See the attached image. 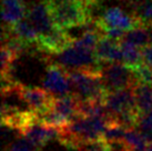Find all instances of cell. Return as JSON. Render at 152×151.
<instances>
[{"instance_id":"52a82bcc","label":"cell","mask_w":152,"mask_h":151,"mask_svg":"<svg viewBox=\"0 0 152 151\" xmlns=\"http://www.w3.org/2000/svg\"><path fill=\"white\" fill-rule=\"evenodd\" d=\"M104 103L112 118L126 110L138 109L133 88H123L117 91L108 92L104 98Z\"/></svg>"},{"instance_id":"44dd1931","label":"cell","mask_w":152,"mask_h":151,"mask_svg":"<svg viewBox=\"0 0 152 151\" xmlns=\"http://www.w3.org/2000/svg\"><path fill=\"white\" fill-rule=\"evenodd\" d=\"M147 151H152V142H150L148 144V149H147Z\"/></svg>"},{"instance_id":"277c9868","label":"cell","mask_w":152,"mask_h":151,"mask_svg":"<svg viewBox=\"0 0 152 151\" xmlns=\"http://www.w3.org/2000/svg\"><path fill=\"white\" fill-rule=\"evenodd\" d=\"M43 88L55 97H64L72 95V84L68 70L53 63L48 67L43 80Z\"/></svg>"},{"instance_id":"e0dca14e","label":"cell","mask_w":152,"mask_h":151,"mask_svg":"<svg viewBox=\"0 0 152 151\" xmlns=\"http://www.w3.org/2000/svg\"><path fill=\"white\" fill-rule=\"evenodd\" d=\"M39 149L34 143L30 141L29 139L22 136L20 138L16 139L13 142L10 143V146H8L6 151H38Z\"/></svg>"},{"instance_id":"8fae6325","label":"cell","mask_w":152,"mask_h":151,"mask_svg":"<svg viewBox=\"0 0 152 151\" xmlns=\"http://www.w3.org/2000/svg\"><path fill=\"white\" fill-rule=\"evenodd\" d=\"M25 6L19 0H2V20L9 27L26 17Z\"/></svg>"},{"instance_id":"ba28073f","label":"cell","mask_w":152,"mask_h":151,"mask_svg":"<svg viewBox=\"0 0 152 151\" xmlns=\"http://www.w3.org/2000/svg\"><path fill=\"white\" fill-rule=\"evenodd\" d=\"M73 41V38L67 32V29L56 26L50 32L39 36L37 43L41 50L48 54H58L68 48Z\"/></svg>"},{"instance_id":"3957f363","label":"cell","mask_w":152,"mask_h":151,"mask_svg":"<svg viewBox=\"0 0 152 151\" xmlns=\"http://www.w3.org/2000/svg\"><path fill=\"white\" fill-rule=\"evenodd\" d=\"M100 72L107 93L123 88H133L140 82L133 68L123 62H107L101 66Z\"/></svg>"},{"instance_id":"5bb4252c","label":"cell","mask_w":152,"mask_h":151,"mask_svg":"<svg viewBox=\"0 0 152 151\" xmlns=\"http://www.w3.org/2000/svg\"><path fill=\"white\" fill-rule=\"evenodd\" d=\"M137 107L141 113L148 112L152 110V86L144 82L139 84L133 87Z\"/></svg>"},{"instance_id":"6da1fadb","label":"cell","mask_w":152,"mask_h":151,"mask_svg":"<svg viewBox=\"0 0 152 151\" xmlns=\"http://www.w3.org/2000/svg\"><path fill=\"white\" fill-rule=\"evenodd\" d=\"M72 84V95L80 100H103L107 96L98 69L68 70Z\"/></svg>"},{"instance_id":"9a60e30c","label":"cell","mask_w":152,"mask_h":151,"mask_svg":"<svg viewBox=\"0 0 152 151\" xmlns=\"http://www.w3.org/2000/svg\"><path fill=\"white\" fill-rule=\"evenodd\" d=\"M119 46L123 52V63H126L127 66L133 68V69L140 66L141 63H143L141 48L134 46L132 43H129L124 40H120Z\"/></svg>"},{"instance_id":"9c48e42d","label":"cell","mask_w":152,"mask_h":151,"mask_svg":"<svg viewBox=\"0 0 152 151\" xmlns=\"http://www.w3.org/2000/svg\"><path fill=\"white\" fill-rule=\"evenodd\" d=\"M27 17L34 23L39 36L47 34L56 27L47 0L34 2L30 9H28Z\"/></svg>"},{"instance_id":"7a4b0ae2","label":"cell","mask_w":152,"mask_h":151,"mask_svg":"<svg viewBox=\"0 0 152 151\" xmlns=\"http://www.w3.org/2000/svg\"><path fill=\"white\" fill-rule=\"evenodd\" d=\"M56 63L67 70L76 69H98L100 61L96 56V50L88 49L73 41L64 50L56 54Z\"/></svg>"},{"instance_id":"2e32d148","label":"cell","mask_w":152,"mask_h":151,"mask_svg":"<svg viewBox=\"0 0 152 151\" xmlns=\"http://www.w3.org/2000/svg\"><path fill=\"white\" fill-rule=\"evenodd\" d=\"M17 56V54L10 50L8 47L2 46V49H1V76L2 78H9L10 67L16 60Z\"/></svg>"},{"instance_id":"5b68a950","label":"cell","mask_w":152,"mask_h":151,"mask_svg":"<svg viewBox=\"0 0 152 151\" xmlns=\"http://www.w3.org/2000/svg\"><path fill=\"white\" fill-rule=\"evenodd\" d=\"M19 95L22 101L37 114L43 113L53 108L56 97L47 89L28 88L25 86H19Z\"/></svg>"},{"instance_id":"4fadbf2b","label":"cell","mask_w":152,"mask_h":151,"mask_svg":"<svg viewBox=\"0 0 152 151\" xmlns=\"http://www.w3.org/2000/svg\"><path fill=\"white\" fill-rule=\"evenodd\" d=\"M150 27V25H140L129 31H126L124 37L121 40L132 43L139 48H143L152 43V32Z\"/></svg>"},{"instance_id":"d6986e66","label":"cell","mask_w":152,"mask_h":151,"mask_svg":"<svg viewBox=\"0 0 152 151\" xmlns=\"http://www.w3.org/2000/svg\"><path fill=\"white\" fill-rule=\"evenodd\" d=\"M127 129L119 125L110 126L106 129V131L102 133V138L107 141H117V140H123V137L126 134Z\"/></svg>"},{"instance_id":"30bf717a","label":"cell","mask_w":152,"mask_h":151,"mask_svg":"<svg viewBox=\"0 0 152 151\" xmlns=\"http://www.w3.org/2000/svg\"><path fill=\"white\" fill-rule=\"evenodd\" d=\"M96 56L101 63L123 62V52L119 42L102 36L96 48Z\"/></svg>"},{"instance_id":"ffe728a7","label":"cell","mask_w":152,"mask_h":151,"mask_svg":"<svg viewBox=\"0 0 152 151\" xmlns=\"http://www.w3.org/2000/svg\"><path fill=\"white\" fill-rule=\"evenodd\" d=\"M141 51H142L143 63L152 67V43L143 47V48H141Z\"/></svg>"},{"instance_id":"8992f818","label":"cell","mask_w":152,"mask_h":151,"mask_svg":"<svg viewBox=\"0 0 152 151\" xmlns=\"http://www.w3.org/2000/svg\"><path fill=\"white\" fill-rule=\"evenodd\" d=\"M100 30L103 28H119L124 31L133 29L141 23V21L135 16H131L123 11L120 7H110L103 12L101 18L97 21Z\"/></svg>"},{"instance_id":"ac0fdd59","label":"cell","mask_w":152,"mask_h":151,"mask_svg":"<svg viewBox=\"0 0 152 151\" xmlns=\"http://www.w3.org/2000/svg\"><path fill=\"white\" fill-rule=\"evenodd\" d=\"M80 151H110V143L103 138L90 140L81 146Z\"/></svg>"},{"instance_id":"7c38bea8","label":"cell","mask_w":152,"mask_h":151,"mask_svg":"<svg viewBox=\"0 0 152 151\" xmlns=\"http://www.w3.org/2000/svg\"><path fill=\"white\" fill-rule=\"evenodd\" d=\"M9 30L11 31V34L15 37L19 38L20 40L27 42V43L37 41L39 38L38 31L28 17L22 18L17 23L9 27Z\"/></svg>"},{"instance_id":"7402d4cb","label":"cell","mask_w":152,"mask_h":151,"mask_svg":"<svg viewBox=\"0 0 152 151\" xmlns=\"http://www.w3.org/2000/svg\"><path fill=\"white\" fill-rule=\"evenodd\" d=\"M20 2H22V4H25V2H27V1H29V0H19Z\"/></svg>"}]
</instances>
